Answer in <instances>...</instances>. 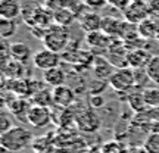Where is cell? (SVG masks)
Returning <instances> with one entry per match:
<instances>
[{
	"label": "cell",
	"mask_w": 159,
	"mask_h": 153,
	"mask_svg": "<svg viewBox=\"0 0 159 153\" xmlns=\"http://www.w3.org/2000/svg\"><path fill=\"white\" fill-rule=\"evenodd\" d=\"M21 16L30 28L31 27L49 28L53 25V12L49 11L44 5L37 3L35 0H27L24 3Z\"/></svg>",
	"instance_id": "obj_1"
},
{
	"label": "cell",
	"mask_w": 159,
	"mask_h": 153,
	"mask_svg": "<svg viewBox=\"0 0 159 153\" xmlns=\"http://www.w3.org/2000/svg\"><path fill=\"white\" fill-rule=\"evenodd\" d=\"M33 142H34V136L25 127H12L9 131H6L0 136L2 149H5L9 153L22 152Z\"/></svg>",
	"instance_id": "obj_2"
},
{
	"label": "cell",
	"mask_w": 159,
	"mask_h": 153,
	"mask_svg": "<svg viewBox=\"0 0 159 153\" xmlns=\"http://www.w3.org/2000/svg\"><path fill=\"white\" fill-rule=\"evenodd\" d=\"M43 43H44V47L49 50H53L61 55L65 53L71 44V35H69L68 27H61V25L53 24L46 31Z\"/></svg>",
	"instance_id": "obj_3"
},
{
	"label": "cell",
	"mask_w": 159,
	"mask_h": 153,
	"mask_svg": "<svg viewBox=\"0 0 159 153\" xmlns=\"http://www.w3.org/2000/svg\"><path fill=\"white\" fill-rule=\"evenodd\" d=\"M109 85L118 93H127V91L133 88L136 85V79H134V69L128 68H119L115 69L112 77L109 78Z\"/></svg>",
	"instance_id": "obj_4"
},
{
	"label": "cell",
	"mask_w": 159,
	"mask_h": 153,
	"mask_svg": "<svg viewBox=\"0 0 159 153\" xmlns=\"http://www.w3.org/2000/svg\"><path fill=\"white\" fill-rule=\"evenodd\" d=\"M124 19L127 22L139 25V24L152 16V11L149 7L148 0H133L124 12Z\"/></svg>",
	"instance_id": "obj_5"
},
{
	"label": "cell",
	"mask_w": 159,
	"mask_h": 153,
	"mask_svg": "<svg viewBox=\"0 0 159 153\" xmlns=\"http://www.w3.org/2000/svg\"><path fill=\"white\" fill-rule=\"evenodd\" d=\"M61 61H62V55L49 49L39 50L33 55V65L40 71H47V69L61 66Z\"/></svg>",
	"instance_id": "obj_6"
},
{
	"label": "cell",
	"mask_w": 159,
	"mask_h": 153,
	"mask_svg": "<svg viewBox=\"0 0 159 153\" xmlns=\"http://www.w3.org/2000/svg\"><path fill=\"white\" fill-rule=\"evenodd\" d=\"M75 124L78 130L84 133H94L102 127V119L97 112H94V109H87L75 118Z\"/></svg>",
	"instance_id": "obj_7"
},
{
	"label": "cell",
	"mask_w": 159,
	"mask_h": 153,
	"mask_svg": "<svg viewBox=\"0 0 159 153\" xmlns=\"http://www.w3.org/2000/svg\"><path fill=\"white\" fill-rule=\"evenodd\" d=\"M52 118H53V116H52V108L33 105V106L30 108L28 116H27V122L31 124L34 128H44L47 124H50Z\"/></svg>",
	"instance_id": "obj_8"
},
{
	"label": "cell",
	"mask_w": 159,
	"mask_h": 153,
	"mask_svg": "<svg viewBox=\"0 0 159 153\" xmlns=\"http://www.w3.org/2000/svg\"><path fill=\"white\" fill-rule=\"evenodd\" d=\"M52 90H53V103H55L56 108L68 109L75 102V93L68 85L55 87Z\"/></svg>",
	"instance_id": "obj_9"
},
{
	"label": "cell",
	"mask_w": 159,
	"mask_h": 153,
	"mask_svg": "<svg viewBox=\"0 0 159 153\" xmlns=\"http://www.w3.org/2000/svg\"><path fill=\"white\" fill-rule=\"evenodd\" d=\"M102 19L103 18L97 12H83L78 16L77 22L80 24L81 29H84L85 34H87V33L100 31V28H102Z\"/></svg>",
	"instance_id": "obj_10"
},
{
	"label": "cell",
	"mask_w": 159,
	"mask_h": 153,
	"mask_svg": "<svg viewBox=\"0 0 159 153\" xmlns=\"http://www.w3.org/2000/svg\"><path fill=\"white\" fill-rule=\"evenodd\" d=\"M91 68H93V72H94V77L97 79H102V81H109V78L112 77V74L116 69L108 61V57H102V56H94Z\"/></svg>",
	"instance_id": "obj_11"
},
{
	"label": "cell",
	"mask_w": 159,
	"mask_h": 153,
	"mask_svg": "<svg viewBox=\"0 0 159 153\" xmlns=\"http://www.w3.org/2000/svg\"><path fill=\"white\" fill-rule=\"evenodd\" d=\"M152 53L148 52L143 47H139V49H133V50L128 52V66L131 69H143L148 66V63L150 62L152 59Z\"/></svg>",
	"instance_id": "obj_12"
},
{
	"label": "cell",
	"mask_w": 159,
	"mask_h": 153,
	"mask_svg": "<svg viewBox=\"0 0 159 153\" xmlns=\"http://www.w3.org/2000/svg\"><path fill=\"white\" fill-rule=\"evenodd\" d=\"M2 71L3 75L11 79H21L27 78V63H22L19 61H15L13 57H11L7 62H5L2 65Z\"/></svg>",
	"instance_id": "obj_13"
},
{
	"label": "cell",
	"mask_w": 159,
	"mask_h": 153,
	"mask_svg": "<svg viewBox=\"0 0 159 153\" xmlns=\"http://www.w3.org/2000/svg\"><path fill=\"white\" fill-rule=\"evenodd\" d=\"M112 38L114 37H109L108 34L103 33L102 29L85 34V43L93 49H100V50H108L111 43H112Z\"/></svg>",
	"instance_id": "obj_14"
},
{
	"label": "cell",
	"mask_w": 159,
	"mask_h": 153,
	"mask_svg": "<svg viewBox=\"0 0 159 153\" xmlns=\"http://www.w3.org/2000/svg\"><path fill=\"white\" fill-rule=\"evenodd\" d=\"M65 81H66V74H65V71L61 66L43 71V83L46 85L52 87V88L65 85Z\"/></svg>",
	"instance_id": "obj_15"
},
{
	"label": "cell",
	"mask_w": 159,
	"mask_h": 153,
	"mask_svg": "<svg viewBox=\"0 0 159 153\" xmlns=\"http://www.w3.org/2000/svg\"><path fill=\"white\" fill-rule=\"evenodd\" d=\"M137 29H139V34L143 40H156V35L159 31V21L155 19L153 16H149L148 19L142 21L137 25Z\"/></svg>",
	"instance_id": "obj_16"
},
{
	"label": "cell",
	"mask_w": 159,
	"mask_h": 153,
	"mask_svg": "<svg viewBox=\"0 0 159 153\" xmlns=\"http://www.w3.org/2000/svg\"><path fill=\"white\" fill-rule=\"evenodd\" d=\"M22 13V5L19 0H0V18L16 19Z\"/></svg>",
	"instance_id": "obj_17"
},
{
	"label": "cell",
	"mask_w": 159,
	"mask_h": 153,
	"mask_svg": "<svg viewBox=\"0 0 159 153\" xmlns=\"http://www.w3.org/2000/svg\"><path fill=\"white\" fill-rule=\"evenodd\" d=\"M125 19H119L115 16H105L102 19V31L105 34H108L109 37H116L119 38V35L122 33V27H124Z\"/></svg>",
	"instance_id": "obj_18"
},
{
	"label": "cell",
	"mask_w": 159,
	"mask_h": 153,
	"mask_svg": "<svg viewBox=\"0 0 159 153\" xmlns=\"http://www.w3.org/2000/svg\"><path fill=\"white\" fill-rule=\"evenodd\" d=\"M143 90H144V88H140V87L134 85L133 88H130V90L127 91V102H128V105L136 110L137 114L146 110V103H144V97H143Z\"/></svg>",
	"instance_id": "obj_19"
},
{
	"label": "cell",
	"mask_w": 159,
	"mask_h": 153,
	"mask_svg": "<svg viewBox=\"0 0 159 153\" xmlns=\"http://www.w3.org/2000/svg\"><path fill=\"white\" fill-rule=\"evenodd\" d=\"M11 57L22 63H27L30 59H33V53L28 44H25L22 41H16L11 44Z\"/></svg>",
	"instance_id": "obj_20"
},
{
	"label": "cell",
	"mask_w": 159,
	"mask_h": 153,
	"mask_svg": "<svg viewBox=\"0 0 159 153\" xmlns=\"http://www.w3.org/2000/svg\"><path fill=\"white\" fill-rule=\"evenodd\" d=\"M49 85H44L43 88H40L39 91H35L33 94V103L39 105V106H46V108H53V90L47 88Z\"/></svg>",
	"instance_id": "obj_21"
},
{
	"label": "cell",
	"mask_w": 159,
	"mask_h": 153,
	"mask_svg": "<svg viewBox=\"0 0 159 153\" xmlns=\"http://www.w3.org/2000/svg\"><path fill=\"white\" fill-rule=\"evenodd\" d=\"M77 21V15L68 7H62L53 12V24L61 27H69L71 24Z\"/></svg>",
	"instance_id": "obj_22"
},
{
	"label": "cell",
	"mask_w": 159,
	"mask_h": 153,
	"mask_svg": "<svg viewBox=\"0 0 159 153\" xmlns=\"http://www.w3.org/2000/svg\"><path fill=\"white\" fill-rule=\"evenodd\" d=\"M18 22L16 19H6L0 18V37L3 40H9L16 34Z\"/></svg>",
	"instance_id": "obj_23"
},
{
	"label": "cell",
	"mask_w": 159,
	"mask_h": 153,
	"mask_svg": "<svg viewBox=\"0 0 159 153\" xmlns=\"http://www.w3.org/2000/svg\"><path fill=\"white\" fill-rule=\"evenodd\" d=\"M143 97H144V103H146V106L149 109L159 106V88H153V87L144 88L143 90Z\"/></svg>",
	"instance_id": "obj_24"
},
{
	"label": "cell",
	"mask_w": 159,
	"mask_h": 153,
	"mask_svg": "<svg viewBox=\"0 0 159 153\" xmlns=\"http://www.w3.org/2000/svg\"><path fill=\"white\" fill-rule=\"evenodd\" d=\"M146 72H148L149 78L152 83L159 84V55H153L150 62L146 66Z\"/></svg>",
	"instance_id": "obj_25"
},
{
	"label": "cell",
	"mask_w": 159,
	"mask_h": 153,
	"mask_svg": "<svg viewBox=\"0 0 159 153\" xmlns=\"http://www.w3.org/2000/svg\"><path fill=\"white\" fill-rule=\"evenodd\" d=\"M143 149L149 153H159V133L149 134L143 143Z\"/></svg>",
	"instance_id": "obj_26"
},
{
	"label": "cell",
	"mask_w": 159,
	"mask_h": 153,
	"mask_svg": "<svg viewBox=\"0 0 159 153\" xmlns=\"http://www.w3.org/2000/svg\"><path fill=\"white\" fill-rule=\"evenodd\" d=\"M12 116H13V115H12L11 112H6V110L2 112V115H0V133H2V134L6 133V131H9L12 127H13Z\"/></svg>",
	"instance_id": "obj_27"
},
{
	"label": "cell",
	"mask_w": 159,
	"mask_h": 153,
	"mask_svg": "<svg viewBox=\"0 0 159 153\" xmlns=\"http://www.w3.org/2000/svg\"><path fill=\"white\" fill-rule=\"evenodd\" d=\"M130 3L131 0H108V5H111L112 7H115V9H118L121 12H124Z\"/></svg>",
	"instance_id": "obj_28"
},
{
	"label": "cell",
	"mask_w": 159,
	"mask_h": 153,
	"mask_svg": "<svg viewBox=\"0 0 159 153\" xmlns=\"http://www.w3.org/2000/svg\"><path fill=\"white\" fill-rule=\"evenodd\" d=\"M105 105V97L100 94H94V97H90V106L91 109H99Z\"/></svg>",
	"instance_id": "obj_29"
},
{
	"label": "cell",
	"mask_w": 159,
	"mask_h": 153,
	"mask_svg": "<svg viewBox=\"0 0 159 153\" xmlns=\"http://www.w3.org/2000/svg\"><path fill=\"white\" fill-rule=\"evenodd\" d=\"M83 3H84L87 7H93V9H96V7H102L108 3V0H81Z\"/></svg>",
	"instance_id": "obj_30"
},
{
	"label": "cell",
	"mask_w": 159,
	"mask_h": 153,
	"mask_svg": "<svg viewBox=\"0 0 159 153\" xmlns=\"http://www.w3.org/2000/svg\"><path fill=\"white\" fill-rule=\"evenodd\" d=\"M143 114L146 115L149 119H153V121H159V106L158 108H150L149 110H144Z\"/></svg>",
	"instance_id": "obj_31"
},
{
	"label": "cell",
	"mask_w": 159,
	"mask_h": 153,
	"mask_svg": "<svg viewBox=\"0 0 159 153\" xmlns=\"http://www.w3.org/2000/svg\"><path fill=\"white\" fill-rule=\"evenodd\" d=\"M149 2V7L153 15H158L159 16V0H148Z\"/></svg>",
	"instance_id": "obj_32"
},
{
	"label": "cell",
	"mask_w": 159,
	"mask_h": 153,
	"mask_svg": "<svg viewBox=\"0 0 159 153\" xmlns=\"http://www.w3.org/2000/svg\"><path fill=\"white\" fill-rule=\"evenodd\" d=\"M137 153H149V152H148V150H144V149H142V150H139Z\"/></svg>",
	"instance_id": "obj_33"
},
{
	"label": "cell",
	"mask_w": 159,
	"mask_h": 153,
	"mask_svg": "<svg viewBox=\"0 0 159 153\" xmlns=\"http://www.w3.org/2000/svg\"><path fill=\"white\" fill-rule=\"evenodd\" d=\"M156 41L159 43V31H158V35H156Z\"/></svg>",
	"instance_id": "obj_34"
},
{
	"label": "cell",
	"mask_w": 159,
	"mask_h": 153,
	"mask_svg": "<svg viewBox=\"0 0 159 153\" xmlns=\"http://www.w3.org/2000/svg\"><path fill=\"white\" fill-rule=\"evenodd\" d=\"M15 153H24V150H22V152H15Z\"/></svg>",
	"instance_id": "obj_35"
},
{
	"label": "cell",
	"mask_w": 159,
	"mask_h": 153,
	"mask_svg": "<svg viewBox=\"0 0 159 153\" xmlns=\"http://www.w3.org/2000/svg\"><path fill=\"white\" fill-rule=\"evenodd\" d=\"M131 2H133V0H131Z\"/></svg>",
	"instance_id": "obj_36"
}]
</instances>
